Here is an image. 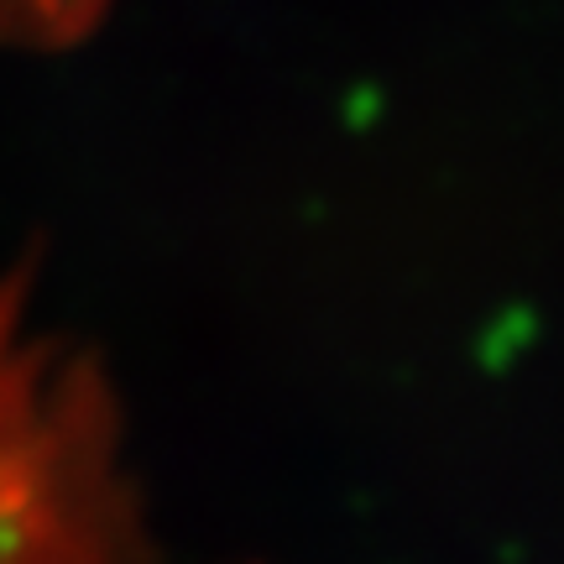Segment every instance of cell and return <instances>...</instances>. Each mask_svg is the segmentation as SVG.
<instances>
[{
    "mask_svg": "<svg viewBox=\"0 0 564 564\" xmlns=\"http://www.w3.org/2000/svg\"><path fill=\"white\" fill-rule=\"evenodd\" d=\"M105 0H0V37L68 42L100 17Z\"/></svg>",
    "mask_w": 564,
    "mask_h": 564,
    "instance_id": "6da1fadb",
    "label": "cell"
},
{
    "mask_svg": "<svg viewBox=\"0 0 564 564\" xmlns=\"http://www.w3.org/2000/svg\"><path fill=\"white\" fill-rule=\"evenodd\" d=\"M74 564H121V549H95V554H84Z\"/></svg>",
    "mask_w": 564,
    "mask_h": 564,
    "instance_id": "7a4b0ae2",
    "label": "cell"
}]
</instances>
